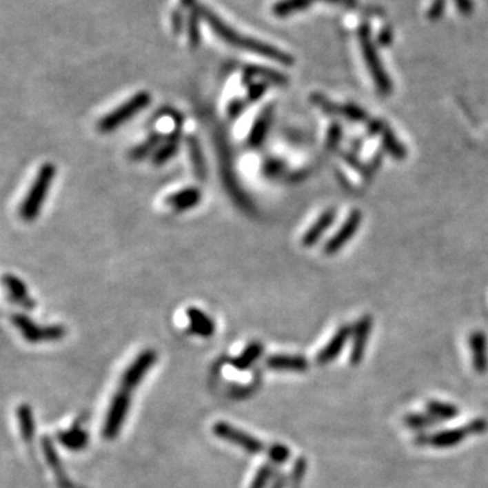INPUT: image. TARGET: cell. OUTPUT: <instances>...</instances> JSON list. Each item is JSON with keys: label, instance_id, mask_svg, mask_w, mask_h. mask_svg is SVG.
<instances>
[{"label": "cell", "instance_id": "b9f144b4", "mask_svg": "<svg viewBox=\"0 0 488 488\" xmlns=\"http://www.w3.org/2000/svg\"><path fill=\"white\" fill-rule=\"evenodd\" d=\"M443 8H444V1H443V0H437L436 4L431 7V15H434V17L440 15L441 11H443Z\"/></svg>", "mask_w": 488, "mask_h": 488}, {"label": "cell", "instance_id": "484cf974", "mask_svg": "<svg viewBox=\"0 0 488 488\" xmlns=\"http://www.w3.org/2000/svg\"><path fill=\"white\" fill-rule=\"evenodd\" d=\"M165 136H163L159 132H152L143 143L137 144L133 147L129 152V159L132 162H140L147 159L151 155H155L159 147L162 145L163 140Z\"/></svg>", "mask_w": 488, "mask_h": 488}, {"label": "cell", "instance_id": "52a82bcc", "mask_svg": "<svg viewBox=\"0 0 488 488\" xmlns=\"http://www.w3.org/2000/svg\"><path fill=\"white\" fill-rule=\"evenodd\" d=\"M212 431H213L214 437L243 449L245 453L259 454L262 451H267V447L261 440L248 434L242 429L235 427L234 425H231L228 422H224V420L216 422L212 427Z\"/></svg>", "mask_w": 488, "mask_h": 488}, {"label": "cell", "instance_id": "d6a6232c", "mask_svg": "<svg viewBox=\"0 0 488 488\" xmlns=\"http://www.w3.org/2000/svg\"><path fill=\"white\" fill-rule=\"evenodd\" d=\"M305 472H307V460L304 457H298L294 462V467L289 478V488L300 487L304 480Z\"/></svg>", "mask_w": 488, "mask_h": 488}, {"label": "cell", "instance_id": "7c38bea8", "mask_svg": "<svg viewBox=\"0 0 488 488\" xmlns=\"http://www.w3.org/2000/svg\"><path fill=\"white\" fill-rule=\"evenodd\" d=\"M41 447L45 456V460L48 462V465L50 467L52 472L54 474L56 478V483L59 488H83L77 486L67 475V472L64 471L63 465H61V460L59 457V453L56 450V447L53 445V441L50 440V437L45 436L41 438Z\"/></svg>", "mask_w": 488, "mask_h": 488}, {"label": "cell", "instance_id": "d4e9b609", "mask_svg": "<svg viewBox=\"0 0 488 488\" xmlns=\"http://www.w3.org/2000/svg\"><path fill=\"white\" fill-rule=\"evenodd\" d=\"M263 352H265L263 343H261L258 340H252L244 347L243 352L239 356L232 357L228 363L236 370L244 372V370H248L250 367L254 366V364L263 356Z\"/></svg>", "mask_w": 488, "mask_h": 488}, {"label": "cell", "instance_id": "8fae6325", "mask_svg": "<svg viewBox=\"0 0 488 488\" xmlns=\"http://www.w3.org/2000/svg\"><path fill=\"white\" fill-rule=\"evenodd\" d=\"M274 117V105L269 103L263 108V110L256 116L255 121L252 123L248 136H247V147L251 150L261 148L269 134L272 122Z\"/></svg>", "mask_w": 488, "mask_h": 488}, {"label": "cell", "instance_id": "2e32d148", "mask_svg": "<svg viewBox=\"0 0 488 488\" xmlns=\"http://www.w3.org/2000/svg\"><path fill=\"white\" fill-rule=\"evenodd\" d=\"M373 319L372 316H364L361 318L353 329V347H352V354H350V363L353 365H358L363 361V357L365 354L366 345L369 340V335L372 331Z\"/></svg>", "mask_w": 488, "mask_h": 488}, {"label": "cell", "instance_id": "603a6c76", "mask_svg": "<svg viewBox=\"0 0 488 488\" xmlns=\"http://www.w3.org/2000/svg\"><path fill=\"white\" fill-rule=\"evenodd\" d=\"M57 441L60 445L72 451H79L88 444V433L81 427V422H75L71 429L57 433Z\"/></svg>", "mask_w": 488, "mask_h": 488}, {"label": "cell", "instance_id": "6da1fadb", "mask_svg": "<svg viewBox=\"0 0 488 488\" xmlns=\"http://www.w3.org/2000/svg\"><path fill=\"white\" fill-rule=\"evenodd\" d=\"M197 10H199V12L201 15V19L206 21V23L213 30V33L218 39L227 42L228 45L239 48V49H243V50H247V52H252V53H255L258 56H262L265 59L281 63L284 65H290V64L294 63V59L290 54H287L286 52H283L281 49H278V48H276L273 45H269V43H266L263 41L255 40V39L245 37V36L239 34L231 26L224 23V21L218 15H216L210 8H207L205 6H197Z\"/></svg>", "mask_w": 488, "mask_h": 488}, {"label": "cell", "instance_id": "4fadbf2b", "mask_svg": "<svg viewBox=\"0 0 488 488\" xmlns=\"http://www.w3.org/2000/svg\"><path fill=\"white\" fill-rule=\"evenodd\" d=\"M353 335V328L349 325H343L340 327L334 336L331 338V340L325 345V347L318 353L316 356V363L319 365H327L329 363H332L343 350L347 339Z\"/></svg>", "mask_w": 488, "mask_h": 488}, {"label": "cell", "instance_id": "ffe728a7", "mask_svg": "<svg viewBox=\"0 0 488 488\" xmlns=\"http://www.w3.org/2000/svg\"><path fill=\"white\" fill-rule=\"evenodd\" d=\"M189 319V329L192 334L201 338H210L216 332L214 321L197 307H190L186 311Z\"/></svg>", "mask_w": 488, "mask_h": 488}, {"label": "cell", "instance_id": "ac0fdd59", "mask_svg": "<svg viewBox=\"0 0 488 488\" xmlns=\"http://www.w3.org/2000/svg\"><path fill=\"white\" fill-rule=\"evenodd\" d=\"M182 126L183 125L176 123L174 126L172 132H170L164 137L162 145L159 147L156 154L152 156V162H154L155 165L165 164L178 154L179 147H181V141H182Z\"/></svg>", "mask_w": 488, "mask_h": 488}, {"label": "cell", "instance_id": "e0dca14e", "mask_svg": "<svg viewBox=\"0 0 488 488\" xmlns=\"http://www.w3.org/2000/svg\"><path fill=\"white\" fill-rule=\"evenodd\" d=\"M265 366L274 372L303 373L308 369L309 363L305 357L298 354H273L265 360Z\"/></svg>", "mask_w": 488, "mask_h": 488}, {"label": "cell", "instance_id": "f1b7e54d", "mask_svg": "<svg viewBox=\"0 0 488 488\" xmlns=\"http://www.w3.org/2000/svg\"><path fill=\"white\" fill-rule=\"evenodd\" d=\"M381 136H383V145L384 148L396 159H405L406 158L407 152L405 145L396 139V136L385 126H383L381 129Z\"/></svg>", "mask_w": 488, "mask_h": 488}, {"label": "cell", "instance_id": "d590c367", "mask_svg": "<svg viewBox=\"0 0 488 488\" xmlns=\"http://www.w3.org/2000/svg\"><path fill=\"white\" fill-rule=\"evenodd\" d=\"M267 91V83L265 81H251L250 84H247V90H245V99L248 102V105L258 102Z\"/></svg>", "mask_w": 488, "mask_h": 488}, {"label": "cell", "instance_id": "44dd1931", "mask_svg": "<svg viewBox=\"0 0 488 488\" xmlns=\"http://www.w3.org/2000/svg\"><path fill=\"white\" fill-rule=\"evenodd\" d=\"M186 147H187L189 159H190L194 176L200 181H205L207 178V165H206L203 147L199 137L194 134L186 136Z\"/></svg>", "mask_w": 488, "mask_h": 488}, {"label": "cell", "instance_id": "277c9868", "mask_svg": "<svg viewBox=\"0 0 488 488\" xmlns=\"http://www.w3.org/2000/svg\"><path fill=\"white\" fill-rule=\"evenodd\" d=\"M11 323L21 332L22 338L29 343L57 342L65 338L67 328L61 325H49L41 327L28 315L17 312L11 316Z\"/></svg>", "mask_w": 488, "mask_h": 488}, {"label": "cell", "instance_id": "4dcf8cb0", "mask_svg": "<svg viewBox=\"0 0 488 488\" xmlns=\"http://www.w3.org/2000/svg\"><path fill=\"white\" fill-rule=\"evenodd\" d=\"M200 19L201 15L197 10V6L192 10L190 17H189V23H187V32H189V42L192 48H199L201 42V32H200Z\"/></svg>", "mask_w": 488, "mask_h": 488}, {"label": "cell", "instance_id": "1f68e13d", "mask_svg": "<svg viewBox=\"0 0 488 488\" xmlns=\"http://www.w3.org/2000/svg\"><path fill=\"white\" fill-rule=\"evenodd\" d=\"M407 426L414 430H425L437 423L430 414H409L405 418Z\"/></svg>", "mask_w": 488, "mask_h": 488}, {"label": "cell", "instance_id": "60d3db41", "mask_svg": "<svg viewBox=\"0 0 488 488\" xmlns=\"http://www.w3.org/2000/svg\"><path fill=\"white\" fill-rule=\"evenodd\" d=\"M171 23H172V30L175 32V34H179L181 30H182V26H183V17L181 14V11H174L172 14V18H171Z\"/></svg>", "mask_w": 488, "mask_h": 488}, {"label": "cell", "instance_id": "ee69618b", "mask_svg": "<svg viewBox=\"0 0 488 488\" xmlns=\"http://www.w3.org/2000/svg\"><path fill=\"white\" fill-rule=\"evenodd\" d=\"M325 1L339 3V4H345V6H352V4H354V1H356V0H325Z\"/></svg>", "mask_w": 488, "mask_h": 488}, {"label": "cell", "instance_id": "4316f807", "mask_svg": "<svg viewBox=\"0 0 488 488\" xmlns=\"http://www.w3.org/2000/svg\"><path fill=\"white\" fill-rule=\"evenodd\" d=\"M17 419L19 425L21 437L26 444H32L36 437V422L32 407L26 403L17 408Z\"/></svg>", "mask_w": 488, "mask_h": 488}, {"label": "cell", "instance_id": "ba28073f", "mask_svg": "<svg viewBox=\"0 0 488 488\" xmlns=\"http://www.w3.org/2000/svg\"><path fill=\"white\" fill-rule=\"evenodd\" d=\"M156 363H158L156 350L154 349L143 350L122 373L120 388L133 392L134 388L144 380L147 373L155 366Z\"/></svg>", "mask_w": 488, "mask_h": 488}, {"label": "cell", "instance_id": "cb8c5ba5", "mask_svg": "<svg viewBox=\"0 0 488 488\" xmlns=\"http://www.w3.org/2000/svg\"><path fill=\"white\" fill-rule=\"evenodd\" d=\"M254 78H259L261 81H265L267 84H276V85H285L289 79L287 77L267 67H259V65H247L243 70L244 83L250 84Z\"/></svg>", "mask_w": 488, "mask_h": 488}, {"label": "cell", "instance_id": "7a4b0ae2", "mask_svg": "<svg viewBox=\"0 0 488 488\" xmlns=\"http://www.w3.org/2000/svg\"><path fill=\"white\" fill-rule=\"evenodd\" d=\"M56 178V165L53 163H43L37 171V175L28 190L23 201L21 203L18 214L26 221L32 223L40 216L41 209L46 201L53 179Z\"/></svg>", "mask_w": 488, "mask_h": 488}, {"label": "cell", "instance_id": "ab89813d", "mask_svg": "<svg viewBox=\"0 0 488 488\" xmlns=\"http://www.w3.org/2000/svg\"><path fill=\"white\" fill-rule=\"evenodd\" d=\"M340 136H342V128H340V125H339V123H334V125L329 128L328 133H327V139H325L327 147H328V148L336 147L338 143H339Z\"/></svg>", "mask_w": 488, "mask_h": 488}, {"label": "cell", "instance_id": "f35d334b", "mask_svg": "<svg viewBox=\"0 0 488 488\" xmlns=\"http://www.w3.org/2000/svg\"><path fill=\"white\" fill-rule=\"evenodd\" d=\"M465 429H467L469 436H479V434H483V433L487 431L488 422L483 418L474 419L468 425H465Z\"/></svg>", "mask_w": 488, "mask_h": 488}, {"label": "cell", "instance_id": "9c48e42d", "mask_svg": "<svg viewBox=\"0 0 488 488\" xmlns=\"http://www.w3.org/2000/svg\"><path fill=\"white\" fill-rule=\"evenodd\" d=\"M361 223H363V213L360 210H353L346 218V221L342 224L339 231L325 243V254L327 255L336 254L345 244L349 243L352 238L356 235V232L358 231Z\"/></svg>", "mask_w": 488, "mask_h": 488}, {"label": "cell", "instance_id": "f546056e", "mask_svg": "<svg viewBox=\"0 0 488 488\" xmlns=\"http://www.w3.org/2000/svg\"><path fill=\"white\" fill-rule=\"evenodd\" d=\"M427 414H430L437 422L438 420H450L458 415V408L451 406V405H447V403L430 400L427 403Z\"/></svg>", "mask_w": 488, "mask_h": 488}, {"label": "cell", "instance_id": "e575fe53", "mask_svg": "<svg viewBox=\"0 0 488 488\" xmlns=\"http://www.w3.org/2000/svg\"><path fill=\"white\" fill-rule=\"evenodd\" d=\"M274 474V468L270 464H263L255 474L250 488H266L267 483L270 482L272 476Z\"/></svg>", "mask_w": 488, "mask_h": 488}, {"label": "cell", "instance_id": "74e56055", "mask_svg": "<svg viewBox=\"0 0 488 488\" xmlns=\"http://www.w3.org/2000/svg\"><path fill=\"white\" fill-rule=\"evenodd\" d=\"M285 170H286V167H285L284 162L274 159V158L265 161L263 167H262L263 174L269 178H278V176L284 175Z\"/></svg>", "mask_w": 488, "mask_h": 488}, {"label": "cell", "instance_id": "d6986e66", "mask_svg": "<svg viewBox=\"0 0 488 488\" xmlns=\"http://www.w3.org/2000/svg\"><path fill=\"white\" fill-rule=\"evenodd\" d=\"M472 364L476 373L485 374L488 370L487 338L485 332L475 331L469 338Z\"/></svg>", "mask_w": 488, "mask_h": 488}, {"label": "cell", "instance_id": "7402d4cb", "mask_svg": "<svg viewBox=\"0 0 488 488\" xmlns=\"http://www.w3.org/2000/svg\"><path fill=\"white\" fill-rule=\"evenodd\" d=\"M335 217H336L335 209H332V207L327 209L319 216V218L311 225V228L303 235L301 244L304 247H312L314 244L318 243L321 241L322 235L332 225Z\"/></svg>", "mask_w": 488, "mask_h": 488}, {"label": "cell", "instance_id": "30bf717a", "mask_svg": "<svg viewBox=\"0 0 488 488\" xmlns=\"http://www.w3.org/2000/svg\"><path fill=\"white\" fill-rule=\"evenodd\" d=\"M468 436L469 434H468V431H467V429L464 426V427H457V429L441 430V431H437V433L430 434V436L419 434L415 441L420 447L430 445V447H438V449H447V447H457Z\"/></svg>", "mask_w": 488, "mask_h": 488}, {"label": "cell", "instance_id": "f6af8a7d", "mask_svg": "<svg viewBox=\"0 0 488 488\" xmlns=\"http://www.w3.org/2000/svg\"><path fill=\"white\" fill-rule=\"evenodd\" d=\"M182 7H193L196 4V0H181Z\"/></svg>", "mask_w": 488, "mask_h": 488}, {"label": "cell", "instance_id": "7bdbcfd3", "mask_svg": "<svg viewBox=\"0 0 488 488\" xmlns=\"http://www.w3.org/2000/svg\"><path fill=\"white\" fill-rule=\"evenodd\" d=\"M285 485H286V478L283 475V476L277 478V480L273 485V488H284Z\"/></svg>", "mask_w": 488, "mask_h": 488}, {"label": "cell", "instance_id": "3957f363", "mask_svg": "<svg viewBox=\"0 0 488 488\" xmlns=\"http://www.w3.org/2000/svg\"><path fill=\"white\" fill-rule=\"evenodd\" d=\"M152 101V96L148 91H139L126 99L122 105L117 106L110 113L105 114L98 123L96 128L101 133H113L122 125L130 121L139 113L145 110Z\"/></svg>", "mask_w": 488, "mask_h": 488}, {"label": "cell", "instance_id": "8992f818", "mask_svg": "<svg viewBox=\"0 0 488 488\" xmlns=\"http://www.w3.org/2000/svg\"><path fill=\"white\" fill-rule=\"evenodd\" d=\"M360 41H361V48H363V53H364V59L367 64V68L372 74L373 81L376 83L378 92L383 95L391 94L392 92V81H389V78L381 64V60L376 52V48L370 40V30L366 25L360 29Z\"/></svg>", "mask_w": 488, "mask_h": 488}, {"label": "cell", "instance_id": "836d02e7", "mask_svg": "<svg viewBox=\"0 0 488 488\" xmlns=\"http://www.w3.org/2000/svg\"><path fill=\"white\" fill-rule=\"evenodd\" d=\"M267 456L273 464L281 465L290 458V449L284 444H273L267 447Z\"/></svg>", "mask_w": 488, "mask_h": 488}, {"label": "cell", "instance_id": "5bb4252c", "mask_svg": "<svg viewBox=\"0 0 488 488\" xmlns=\"http://www.w3.org/2000/svg\"><path fill=\"white\" fill-rule=\"evenodd\" d=\"M203 200V192L200 187L189 186L181 189L165 199V203L176 213H183L194 209Z\"/></svg>", "mask_w": 488, "mask_h": 488}, {"label": "cell", "instance_id": "9a60e30c", "mask_svg": "<svg viewBox=\"0 0 488 488\" xmlns=\"http://www.w3.org/2000/svg\"><path fill=\"white\" fill-rule=\"evenodd\" d=\"M3 283H4V286L7 287L10 298L17 305H21L26 311H32L36 308V305H37L36 300L30 297L28 286L19 277L8 273V274H4Z\"/></svg>", "mask_w": 488, "mask_h": 488}, {"label": "cell", "instance_id": "83f0119b", "mask_svg": "<svg viewBox=\"0 0 488 488\" xmlns=\"http://www.w3.org/2000/svg\"><path fill=\"white\" fill-rule=\"evenodd\" d=\"M312 3L314 0H280L273 6V14L276 17L285 18L307 10Z\"/></svg>", "mask_w": 488, "mask_h": 488}, {"label": "cell", "instance_id": "5b68a950", "mask_svg": "<svg viewBox=\"0 0 488 488\" xmlns=\"http://www.w3.org/2000/svg\"><path fill=\"white\" fill-rule=\"evenodd\" d=\"M132 405V392L120 388L117 394L113 396L112 403L105 416L102 434L106 440H116L121 431L125 419L128 416L129 408Z\"/></svg>", "mask_w": 488, "mask_h": 488}, {"label": "cell", "instance_id": "8d00e7d4", "mask_svg": "<svg viewBox=\"0 0 488 488\" xmlns=\"http://www.w3.org/2000/svg\"><path fill=\"white\" fill-rule=\"evenodd\" d=\"M248 102L245 98H241V96H236L234 98L232 101H230L228 106H227V116L231 121H235L236 119H239L245 110Z\"/></svg>", "mask_w": 488, "mask_h": 488}]
</instances>
